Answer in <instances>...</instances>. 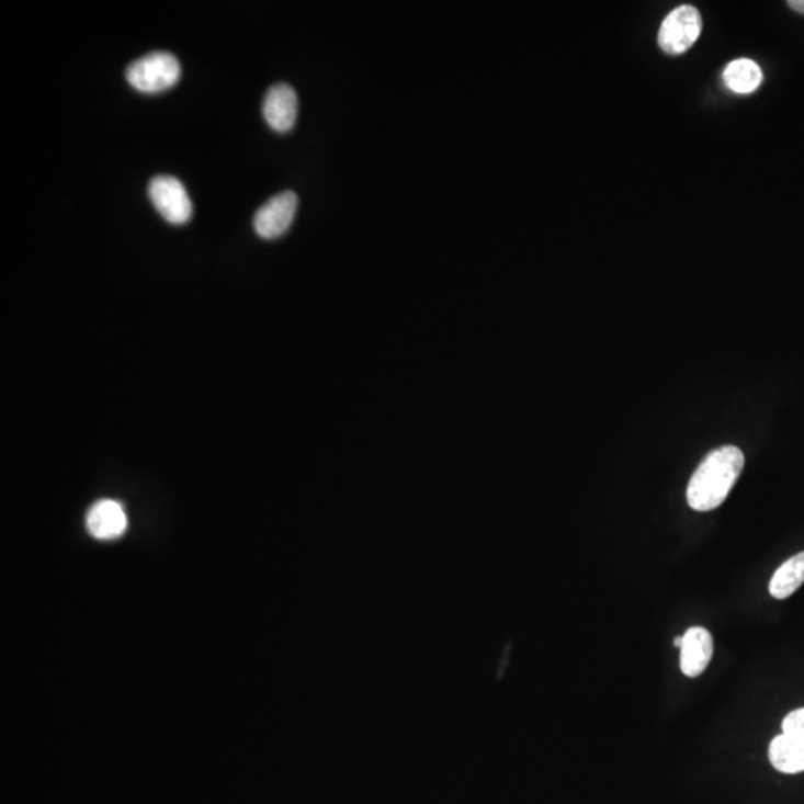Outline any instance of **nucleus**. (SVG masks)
Instances as JSON below:
<instances>
[{
    "instance_id": "11",
    "label": "nucleus",
    "mask_w": 804,
    "mask_h": 804,
    "mask_svg": "<svg viewBox=\"0 0 804 804\" xmlns=\"http://www.w3.org/2000/svg\"><path fill=\"white\" fill-rule=\"evenodd\" d=\"M724 82L737 94L754 93L762 84L760 66L749 58L732 61L723 73Z\"/></svg>"
},
{
    "instance_id": "12",
    "label": "nucleus",
    "mask_w": 804,
    "mask_h": 804,
    "mask_svg": "<svg viewBox=\"0 0 804 804\" xmlns=\"http://www.w3.org/2000/svg\"><path fill=\"white\" fill-rule=\"evenodd\" d=\"M783 735L804 744V707L791 712L782 723Z\"/></svg>"
},
{
    "instance_id": "10",
    "label": "nucleus",
    "mask_w": 804,
    "mask_h": 804,
    "mask_svg": "<svg viewBox=\"0 0 804 804\" xmlns=\"http://www.w3.org/2000/svg\"><path fill=\"white\" fill-rule=\"evenodd\" d=\"M804 582V552L790 557L785 564L779 566L770 580L769 591L774 599L783 601L793 596Z\"/></svg>"
},
{
    "instance_id": "6",
    "label": "nucleus",
    "mask_w": 804,
    "mask_h": 804,
    "mask_svg": "<svg viewBox=\"0 0 804 804\" xmlns=\"http://www.w3.org/2000/svg\"><path fill=\"white\" fill-rule=\"evenodd\" d=\"M298 114V95L293 87L276 84L265 93L262 115L270 127L278 133L293 131Z\"/></svg>"
},
{
    "instance_id": "1",
    "label": "nucleus",
    "mask_w": 804,
    "mask_h": 804,
    "mask_svg": "<svg viewBox=\"0 0 804 804\" xmlns=\"http://www.w3.org/2000/svg\"><path fill=\"white\" fill-rule=\"evenodd\" d=\"M745 456L735 445L712 450L690 478L687 502L694 511H712L726 501L740 477Z\"/></svg>"
},
{
    "instance_id": "9",
    "label": "nucleus",
    "mask_w": 804,
    "mask_h": 804,
    "mask_svg": "<svg viewBox=\"0 0 804 804\" xmlns=\"http://www.w3.org/2000/svg\"><path fill=\"white\" fill-rule=\"evenodd\" d=\"M769 760L781 773H802L804 772V744L782 733L770 741Z\"/></svg>"
},
{
    "instance_id": "14",
    "label": "nucleus",
    "mask_w": 804,
    "mask_h": 804,
    "mask_svg": "<svg viewBox=\"0 0 804 804\" xmlns=\"http://www.w3.org/2000/svg\"><path fill=\"white\" fill-rule=\"evenodd\" d=\"M673 645H675V647L681 648V645H682V636L675 637Z\"/></svg>"
},
{
    "instance_id": "3",
    "label": "nucleus",
    "mask_w": 804,
    "mask_h": 804,
    "mask_svg": "<svg viewBox=\"0 0 804 804\" xmlns=\"http://www.w3.org/2000/svg\"><path fill=\"white\" fill-rule=\"evenodd\" d=\"M702 29L703 20L698 8L691 5L675 8L661 23L658 45L661 52L670 56H679L693 47Z\"/></svg>"
},
{
    "instance_id": "7",
    "label": "nucleus",
    "mask_w": 804,
    "mask_h": 804,
    "mask_svg": "<svg viewBox=\"0 0 804 804\" xmlns=\"http://www.w3.org/2000/svg\"><path fill=\"white\" fill-rule=\"evenodd\" d=\"M87 529L90 535L100 541L120 539L127 531L126 510L114 499H102L87 512Z\"/></svg>"
},
{
    "instance_id": "2",
    "label": "nucleus",
    "mask_w": 804,
    "mask_h": 804,
    "mask_svg": "<svg viewBox=\"0 0 804 804\" xmlns=\"http://www.w3.org/2000/svg\"><path fill=\"white\" fill-rule=\"evenodd\" d=\"M128 84L141 93H161L177 86L181 65L170 53H151L133 61L126 70Z\"/></svg>"
},
{
    "instance_id": "4",
    "label": "nucleus",
    "mask_w": 804,
    "mask_h": 804,
    "mask_svg": "<svg viewBox=\"0 0 804 804\" xmlns=\"http://www.w3.org/2000/svg\"><path fill=\"white\" fill-rule=\"evenodd\" d=\"M149 199L168 223L183 225L193 216V203L182 182L169 174H158L148 186Z\"/></svg>"
},
{
    "instance_id": "13",
    "label": "nucleus",
    "mask_w": 804,
    "mask_h": 804,
    "mask_svg": "<svg viewBox=\"0 0 804 804\" xmlns=\"http://www.w3.org/2000/svg\"><path fill=\"white\" fill-rule=\"evenodd\" d=\"M789 7L791 10L800 12V14H804V0H790Z\"/></svg>"
},
{
    "instance_id": "5",
    "label": "nucleus",
    "mask_w": 804,
    "mask_h": 804,
    "mask_svg": "<svg viewBox=\"0 0 804 804\" xmlns=\"http://www.w3.org/2000/svg\"><path fill=\"white\" fill-rule=\"evenodd\" d=\"M298 197L294 191H283L267 200L253 216V228L262 239L273 240L285 235L297 214Z\"/></svg>"
},
{
    "instance_id": "8",
    "label": "nucleus",
    "mask_w": 804,
    "mask_h": 804,
    "mask_svg": "<svg viewBox=\"0 0 804 804\" xmlns=\"http://www.w3.org/2000/svg\"><path fill=\"white\" fill-rule=\"evenodd\" d=\"M681 670L686 677L698 678L705 672L714 656V639L705 627H690L682 635Z\"/></svg>"
}]
</instances>
